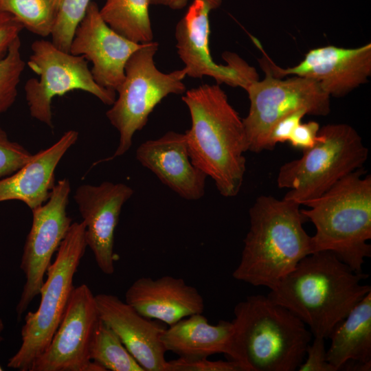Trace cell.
<instances>
[{
  "label": "cell",
  "instance_id": "6da1fadb",
  "mask_svg": "<svg viewBox=\"0 0 371 371\" xmlns=\"http://www.w3.org/2000/svg\"><path fill=\"white\" fill-rule=\"evenodd\" d=\"M355 272L329 251L302 259L267 295L302 320L313 337L327 338L336 325L369 293Z\"/></svg>",
  "mask_w": 371,
  "mask_h": 371
},
{
  "label": "cell",
  "instance_id": "7a4b0ae2",
  "mask_svg": "<svg viewBox=\"0 0 371 371\" xmlns=\"http://www.w3.org/2000/svg\"><path fill=\"white\" fill-rule=\"evenodd\" d=\"M191 127L185 133L192 164L210 177L225 197L236 196L246 170L248 145L243 120L220 85L186 91Z\"/></svg>",
  "mask_w": 371,
  "mask_h": 371
},
{
  "label": "cell",
  "instance_id": "3957f363",
  "mask_svg": "<svg viewBox=\"0 0 371 371\" xmlns=\"http://www.w3.org/2000/svg\"><path fill=\"white\" fill-rule=\"evenodd\" d=\"M300 205L269 195L257 197L249 211L250 226L243 240L234 279L270 290L298 262L313 253Z\"/></svg>",
  "mask_w": 371,
  "mask_h": 371
},
{
  "label": "cell",
  "instance_id": "277c9868",
  "mask_svg": "<svg viewBox=\"0 0 371 371\" xmlns=\"http://www.w3.org/2000/svg\"><path fill=\"white\" fill-rule=\"evenodd\" d=\"M227 354L241 371H294L306 357L312 333L285 307L253 295L234 309Z\"/></svg>",
  "mask_w": 371,
  "mask_h": 371
},
{
  "label": "cell",
  "instance_id": "5b68a950",
  "mask_svg": "<svg viewBox=\"0 0 371 371\" xmlns=\"http://www.w3.org/2000/svg\"><path fill=\"white\" fill-rule=\"evenodd\" d=\"M363 174H348L301 210L316 229L313 253L331 251L357 273L371 256V176Z\"/></svg>",
  "mask_w": 371,
  "mask_h": 371
},
{
  "label": "cell",
  "instance_id": "8992f818",
  "mask_svg": "<svg viewBox=\"0 0 371 371\" xmlns=\"http://www.w3.org/2000/svg\"><path fill=\"white\" fill-rule=\"evenodd\" d=\"M368 157V149L352 126L329 124L320 128L314 146L280 168L277 184L280 188L290 189L284 199L305 205L362 168Z\"/></svg>",
  "mask_w": 371,
  "mask_h": 371
},
{
  "label": "cell",
  "instance_id": "52a82bcc",
  "mask_svg": "<svg viewBox=\"0 0 371 371\" xmlns=\"http://www.w3.org/2000/svg\"><path fill=\"white\" fill-rule=\"evenodd\" d=\"M87 247L85 226L71 223L46 272L36 311L28 312L21 328V344L8 361V367L30 371L34 361L46 350L64 315L74 289V278Z\"/></svg>",
  "mask_w": 371,
  "mask_h": 371
},
{
  "label": "cell",
  "instance_id": "ba28073f",
  "mask_svg": "<svg viewBox=\"0 0 371 371\" xmlns=\"http://www.w3.org/2000/svg\"><path fill=\"white\" fill-rule=\"evenodd\" d=\"M158 47L153 41L144 43L128 60L124 80L116 91L118 96L106 113L119 133V144L114 154L101 161L124 155L132 146L134 134L145 126L155 106L170 94L186 92L184 68L170 73L157 68L154 56Z\"/></svg>",
  "mask_w": 371,
  "mask_h": 371
},
{
  "label": "cell",
  "instance_id": "9c48e42d",
  "mask_svg": "<svg viewBox=\"0 0 371 371\" xmlns=\"http://www.w3.org/2000/svg\"><path fill=\"white\" fill-rule=\"evenodd\" d=\"M31 50L27 65L38 78L27 80L24 91L33 118L53 128L52 100L74 90L87 92L104 104L112 105L115 100V91L95 81L82 56L63 51L45 39L34 41Z\"/></svg>",
  "mask_w": 371,
  "mask_h": 371
},
{
  "label": "cell",
  "instance_id": "30bf717a",
  "mask_svg": "<svg viewBox=\"0 0 371 371\" xmlns=\"http://www.w3.org/2000/svg\"><path fill=\"white\" fill-rule=\"evenodd\" d=\"M265 72V78L254 81L245 89L250 106L242 120L248 151L255 153L270 150L271 131L285 115L299 109L322 116L330 111V96L315 80L297 76L282 80Z\"/></svg>",
  "mask_w": 371,
  "mask_h": 371
},
{
  "label": "cell",
  "instance_id": "8fae6325",
  "mask_svg": "<svg viewBox=\"0 0 371 371\" xmlns=\"http://www.w3.org/2000/svg\"><path fill=\"white\" fill-rule=\"evenodd\" d=\"M71 192L69 180L55 183L48 200L32 210V223L23 246L20 268L25 282L16 307L21 318L40 293L44 277L71 225L67 207Z\"/></svg>",
  "mask_w": 371,
  "mask_h": 371
},
{
  "label": "cell",
  "instance_id": "7c38bea8",
  "mask_svg": "<svg viewBox=\"0 0 371 371\" xmlns=\"http://www.w3.org/2000/svg\"><path fill=\"white\" fill-rule=\"evenodd\" d=\"M221 3L222 0H192L175 27L177 54L185 65L186 76L194 78L210 76L218 85L225 83L245 90L258 80L255 68L234 53H223L226 65L216 64L210 54L209 16Z\"/></svg>",
  "mask_w": 371,
  "mask_h": 371
},
{
  "label": "cell",
  "instance_id": "4fadbf2b",
  "mask_svg": "<svg viewBox=\"0 0 371 371\" xmlns=\"http://www.w3.org/2000/svg\"><path fill=\"white\" fill-rule=\"evenodd\" d=\"M100 320L95 295L86 284L74 287L61 322L30 371H105L92 361L89 348Z\"/></svg>",
  "mask_w": 371,
  "mask_h": 371
},
{
  "label": "cell",
  "instance_id": "5bb4252c",
  "mask_svg": "<svg viewBox=\"0 0 371 371\" xmlns=\"http://www.w3.org/2000/svg\"><path fill=\"white\" fill-rule=\"evenodd\" d=\"M264 71L276 78L294 75L317 82L329 96L343 97L368 81L371 74V44L344 48L328 45L312 49L297 65L281 68L264 53Z\"/></svg>",
  "mask_w": 371,
  "mask_h": 371
},
{
  "label": "cell",
  "instance_id": "9a60e30c",
  "mask_svg": "<svg viewBox=\"0 0 371 371\" xmlns=\"http://www.w3.org/2000/svg\"><path fill=\"white\" fill-rule=\"evenodd\" d=\"M133 192L126 184L104 181L99 185H80L74 195L85 226L87 245L106 275L115 271V230L122 206Z\"/></svg>",
  "mask_w": 371,
  "mask_h": 371
},
{
  "label": "cell",
  "instance_id": "2e32d148",
  "mask_svg": "<svg viewBox=\"0 0 371 371\" xmlns=\"http://www.w3.org/2000/svg\"><path fill=\"white\" fill-rule=\"evenodd\" d=\"M142 45L111 28L100 16L98 4L91 1L76 27L69 53L91 61L95 81L116 92L124 80L128 60Z\"/></svg>",
  "mask_w": 371,
  "mask_h": 371
},
{
  "label": "cell",
  "instance_id": "e0dca14e",
  "mask_svg": "<svg viewBox=\"0 0 371 371\" xmlns=\"http://www.w3.org/2000/svg\"><path fill=\"white\" fill-rule=\"evenodd\" d=\"M100 319L117 335L144 371H164L167 352L161 341L166 328L144 317L117 296L95 295Z\"/></svg>",
  "mask_w": 371,
  "mask_h": 371
},
{
  "label": "cell",
  "instance_id": "ac0fdd59",
  "mask_svg": "<svg viewBox=\"0 0 371 371\" xmlns=\"http://www.w3.org/2000/svg\"><path fill=\"white\" fill-rule=\"evenodd\" d=\"M135 157L181 197L198 200L203 196L207 176L191 161L185 133L168 131L147 140L138 146Z\"/></svg>",
  "mask_w": 371,
  "mask_h": 371
},
{
  "label": "cell",
  "instance_id": "d6986e66",
  "mask_svg": "<svg viewBox=\"0 0 371 371\" xmlns=\"http://www.w3.org/2000/svg\"><path fill=\"white\" fill-rule=\"evenodd\" d=\"M125 302L145 317L171 326L190 315L203 313V296L182 278L141 277L125 293Z\"/></svg>",
  "mask_w": 371,
  "mask_h": 371
},
{
  "label": "cell",
  "instance_id": "ffe728a7",
  "mask_svg": "<svg viewBox=\"0 0 371 371\" xmlns=\"http://www.w3.org/2000/svg\"><path fill=\"white\" fill-rule=\"evenodd\" d=\"M78 138L75 130L65 132L51 146L32 155L25 165L0 179V202L19 200L31 210L45 203L55 185L57 166Z\"/></svg>",
  "mask_w": 371,
  "mask_h": 371
},
{
  "label": "cell",
  "instance_id": "44dd1931",
  "mask_svg": "<svg viewBox=\"0 0 371 371\" xmlns=\"http://www.w3.org/2000/svg\"><path fill=\"white\" fill-rule=\"evenodd\" d=\"M232 331V322L221 320L213 325L202 313H198L186 317L166 328L161 335V341L166 351H170L180 358H207L214 354H227Z\"/></svg>",
  "mask_w": 371,
  "mask_h": 371
},
{
  "label": "cell",
  "instance_id": "7402d4cb",
  "mask_svg": "<svg viewBox=\"0 0 371 371\" xmlns=\"http://www.w3.org/2000/svg\"><path fill=\"white\" fill-rule=\"evenodd\" d=\"M328 361L337 371L348 361L371 365V291L338 323L328 336Z\"/></svg>",
  "mask_w": 371,
  "mask_h": 371
},
{
  "label": "cell",
  "instance_id": "603a6c76",
  "mask_svg": "<svg viewBox=\"0 0 371 371\" xmlns=\"http://www.w3.org/2000/svg\"><path fill=\"white\" fill-rule=\"evenodd\" d=\"M150 0H106L100 14L106 23L123 37L136 43L153 41L149 16Z\"/></svg>",
  "mask_w": 371,
  "mask_h": 371
},
{
  "label": "cell",
  "instance_id": "cb8c5ba5",
  "mask_svg": "<svg viewBox=\"0 0 371 371\" xmlns=\"http://www.w3.org/2000/svg\"><path fill=\"white\" fill-rule=\"evenodd\" d=\"M90 359L106 370L144 371L117 335L100 318L90 344Z\"/></svg>",
  "mask_w": 371,
  "mask_h": 371
},
{
  "label": "cell",
  "instance_id": "d4e9b609",
  "mask_svg": "<svg viewBox=\"0 0 371 371\" xmlns=\"http://www.w3.org/2000/svg\"><path fill=\"white\" fill-rule=\"evenodd\" d=\"M63 0H0V9L12 14L29 32L52 34Z\"/></svg>",
  "mask_w": 371,
  "mask_h": 371
},
{
  "label": "cell",
  "instance_id": "484cf974",
  "mask_svg": "<svg viewBox=\"0 0 371 371\" xmlns=\"http://www.w3.org/2000/svg\"><path fill=\"white\" fill-rule=\"evenodd\" d=\"M21 47V40L18 37L0 59V113L13 104L17 95V87L25 67Z\"/></svg>",
  "mask_w": 371,
  "mask_h": 371
},
{
  "label": "cell",
  "instance_id": "4316f807",
  "mask_svg": "<svg viewBox=\"0 0 371 371\" xmlns=\"http://www.w3.org/2000/svg\"><path fill=\"white\" fill-rule=\"evenodd\" d=\"M91 0H63L59 14L52 32V42L63 51L69 52L71 41Z\"/></svg>",
  "mask_w": 371,
  "mask_h": 371
},
{
  "label": "cell",
  "instance_id": "83f0119b",
  "mask_svg": "<svg viewBox=\"0 0 371 371\" xmlns=\"http://www.w3.org/2000/svg\"><path fill=\"white\" fill-rule=\"evenodd\" d=\"M32 154L17 142L9 139L0 128V177L12 175L32 158Z\"/></svg>",
  "mask_w": 371,
  "mask_h": 371
},
{
  "label": "cell",
  "instance_id": "f1b7e54d",
  "mask_svg": "<svg viewBox=\"0 0 371 371\" xmlns=\"http://www.w3.org/2000/svg\"><path fill=\"white\" fill-rule=\"evenodd\" d=\"M164 371H241L238 364L232 360L212 361L207 358L188 359L179 357L166 362Z\"/></svg>",
  "mask_w": 371,
  "mask_h": 371
},
{
  "label": "cell",
  "instance_id": "f546056e",
  "mask_svg": "<svg viewBox=\"0 0 371 371\" xmlns=\"http://www.w3.org/2000/svg\"><path fill=\"white\" fill-rule=\"evenodd\" d=\"M306 350V358L299 366V371H337L327 360L325 338L313 337Z\"/></svg>",
  "mask_w": 371,
  "mask_h": 371
},
{
  "label": "cell",
  "instance_id": "4dcf8cb0",
  "mask_svg": "<svg viewBox=\"0 0 371 371\" xmlns=\"http://www.w3.org/2000/svg\"><path fill=\"white\" fill-rule=\"evenodd\" d=\"M307 114L305 109H299L279 120L272 128L269 135L270 150L274 148L279 143L288 142L295 128Z\"/></svg>",
  "mask_w": 371,
  "mask_h": 371
},
{
  "label": "cell",
  "instance_id": "1f68e13d",
  "mask_svg": "<svg viewBox=\"0 0 371 371\" xmlns=\"http://www.w3.org/2000/svg\"><path fill=\"white\" fill-rule=\"evenodd\" d=\"M320 126L315 121L300 123L293 131L288 142L295 148L306 150L315 145L319 139Z\"/></svg>",
  "mask_w": 371,
  "mask_h": 371
},
{
  "label": "cell",
  "instance_id": "d6a6232c",
  "mask_svg": "<svg viewBox=\"0 0 371 371\" xmlns=\"http://www.w3.org/2000/svg\"><path fill=\"white\" fill-rule=\"evenodd\" d=\"M23 29L22 25L10 13L0 9V59L7 53L10 45Z\"/></svg>",
  "mask_w": 371,
  "mask_h": 371
},
{
  "label": "cell",
  "instance_id": "836d02e7",
  "mask_svg": "<svg viewBox=\"0 0 371 371\" xmlns=\"http://www.w3.org/2000/svg\"><path fill=\"white\" fill-rule=\"evenodd\" d=\"M189 0H150V4L161 5L172 10H181L185 8Z\"/></svg>",
  "mask_w": 371,
  "mask_h": 371
},
{
  "label": "cell",
  "instance_id": "e575fe53",
  "mask_svg": "<svg viewBox=\"0 0 371 371\" xmlns=\"http://www.w3.org/2000/svg\"><path fill=\"white\" fill-rule=\"evenodd\" d=\"M3 328H4V324H3V322L2 319L0 318V343L3 340V337L1 336V333L3 332ZM2 370H3V369L0 366V371H2Z\"/></svg>",
  "mask_w": 371,
  "mask_h": 371
}]
</instances>
